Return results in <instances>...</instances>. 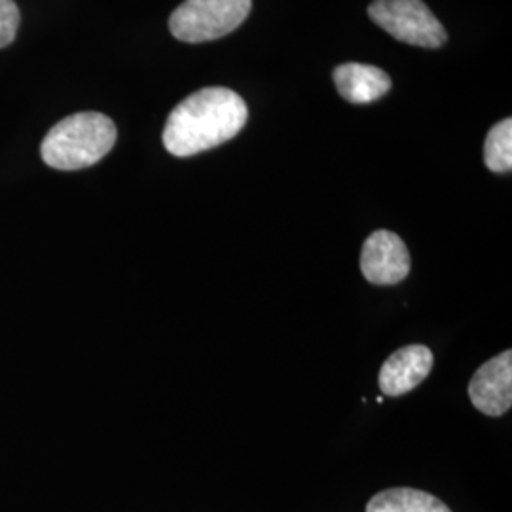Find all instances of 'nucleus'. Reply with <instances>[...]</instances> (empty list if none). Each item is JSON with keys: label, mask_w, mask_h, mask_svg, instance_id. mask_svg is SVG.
Returning <instances> with one entry per match:
<instances>
[{"label": "nucleus", "mask_w": 512, "mask_h": 512, "mask_svg": "<svg viewBox=\"0 0 512 512\" xmlns=\"http://www.w3.org/2000/svg\"><path fill=\"white\" fill-rule=\"evenodd\" d=\"M247 118L249 109L241 95L228 88H203L171 110L164 147L177 158L196 156L234 139Z\"/></svg>", "instance_id": "obj_1"}, {"label": "nucleus", "mask_w": 512, "mask_h": 512, "mask_svg": "<svg viewBox=\"0 0 512 512\" xmlns=\"http://www.w3.org/2000/svg\"><path fill=\"white\" fill-rule=\"evenodd\" d=\"M118 131L101 112H78L67 116L42 141L40 154L46 165L61 171H76L101 162L116 143Z\"/></svg>", "instance_id": "obj_2"}, {"label": "nucleus", "mask_w": 512, "mask_h": 512, "mask_svg": "<svg viewBox=\"0 0 512 512\" xmlns=\"http://www.w3.org/2000/svg\"><path fill=\"white\" fill-rule=\"evenodd\" d=\"M251 0H184L171 14V35L200 44L234 33L251 12Z\"/></svg>", "instance_id": "obj_3"}, {"label": "nucleus", "mask_w": 512, "mask_h": 512, "mask_svg": "<svg viewBox=\"0 0 512 512\" xmlns=\"http://www.w3.org/2000/svg\"><path fill=\"white\" fill-rule=\"evenodd\" d=\"M368 16L397 40L420 48H440L446 29L423 0H374Z\"/></svg>", "instance_id": "obj_4"}, {"label": "nucleus", "mask_w": 512, "mask_h": 512, "mask_svg": "<svg viewBox=\"0 0 512 512\" xmlns=\"http://www.w3.org/2000/svg\"><path fill=\"white\" fill-rule=\"evenodd\" d=\"M361 272L372 285H397L410 274V253L403 239L389 230H378L363 245Z\"/></svg>", "instance_id": "obj_5"}, {"label": "nucleus", "mask_w": 512, "mask_h": 512, "mask_svg": "<svg viewBox=\"0 0 512 512\" xmlns=\"http://www.w3.org/2000/svg\"><path fill=\"white\" fill-rule=\"evenodd\" d=\"M469 399L486 416L499 418L512 404V351L505 349L480 366L469 384Z\"/></svg>", "instance_id": "obj_6"}, {"label": "nucleus", "mask_w": 512, "mask_h": 512, "mask_svg": "<svg viewBox=\"0 0 512 512\" xmlns=\"http://www.w3.org/2000/svg\"><path fill=\"white\" fill-rule=\"evenodd\" d=\"M433 353L425 346L397 349L380 370V389L387 397H401L431 374Z\"/></svg>", "instance_id": "obj_7"}, {"label": "nucleus", "mask_w": 512, "mask_h": 512, "mask_svg": "<svg viewBox=\"0 0 512 512\" xmlns=\"http://www.w3.org/2000/svg\"><path fill=\"white\" fill-rule=\"evenodd\" d=\"M338 93L353 105H370L391 90L389 74L363 63H344L334 69Z\"/></svg>", "instance_id": "obj_8"}, {"label": "nucleus", "mask_w": 512, "mask_h": 512, "mask_svg": "<svg viewBox=\"0 0 512 512\" xmlns=\"http://www.w3.org/2000/svg\"><path fill=\"white\" fill-rule=\"evenodd\" d=\"M366 512H452L435 495L414 488H391L374 495Z\"/></svg>", "instance_id": "obj_9"}, {"label": "nucleus", "mask_w": 512, "mask_h": 512, "mask_svg": "<svg viewBox=\"0 0 512 512\" xmlns=\"http://www.w3.org/2000/svg\"><path fill=\"white\" fill-rule=\"evenodd\" d=\"M484 162L494 173H511L512 120L505 118L488 131L484 143Z\"/></svg>", "instance_id": "obj_10"}, {"label": "nucleus", "mask_w": 512, "mask_h": 512, "mask_svg": "<svg viewBox=\"0 0 512 512\" xmlns=\"http://www.w3.org/2000/svg\"><path fill=\"white\" fill-rule=\"evenodd\" d=\"M19 8L14 0H0V48H6L18 35Z\"/></svg>", "instance_id": "obj_11"}]
</instances>
